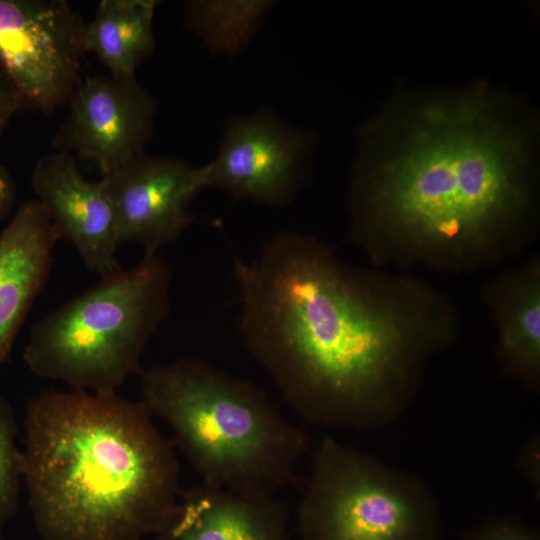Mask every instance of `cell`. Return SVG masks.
Returning a JSON list of instances; mask_svg holds the SVG:
<instances>
[{
	"label": "cell",
	"mask_w": 540,
	"mask_h": 540,
	"mask_svg": "<svg viewBox=\"0 0 540 540\" xmlns=\"http://www.w3.org/2000/svg\"><path fill=\"white\" fill-rule=\"evenodd\" d=\"M17 431L14 410L0 392V530L15 516L19 506L23 478Z\"/></svg>",
	"instance_id": "17"
},
{
	"label": "cell",
	"mask_w": 540,
	"mask_h": 540,
	"mask_svg": "<svg viewBox=\"0 0 540 540\" xmlns=\"http://www.w3.org/2000/svg\"><path fill=\"white\" fill-rule=\"evenodd\" d=\"M296 511L297 540H440L438 501L418 475L323 438Z\"/></svg>",
	"instance_id": "6"
},
{
	"label": "cell",
	"mask_w": 540,
	"mask_h": 540,
	"mask_svg": "<svg viewBox=\"0 0 540 540\" xmlns=\"http://www.w3.org/2000/svg\"><path fill=\"white\" fill-rule=\"evenodd\" d=\"M155 0H102L84 29V51L112 75H135L155 49Z\"/></svg>",
	"instance_id": "15"
},
{
	"label": "cell",
	"mask_w": 540,
	"mask_h": 540,
	"mask_svg": "<svg viewBox=\"0 0 540 540\" xmlns=\"http://www.w3.org/2000/svg\"><path fill=\"white\" fill-rule=\"evenodd\" d=\"M233 270L249 353L311 425L392 423L416 398L431 357L460 335L447 293L415 275L348 264L300 232L278 233Z\"/></svg>",
	"instance_id": "1"
},
{
	"label": "cell",
	"mask_w": 540,
	"mask_h": 540,
	"mask_svg": "<svg viewBox=\"0 0 540 540\" xmlns=\"http://www.w3.org/2000/svg\"><path fill=\"white\" fill-rule=\"evenodd\" d=\"M24 426L22 478L43 540H142L175 512L179 462L140 400L47 391Z\"/></svg>",
	"instance_id": "3"
},
{
	"label": "cell",
	"mask_w": 540,
	"mask_h": 540,
	"mask_svg": "<svg viewBox=\"0 0 540 540\" xmlns=\"http://www.w3.org/2000/svg\"><path fill=\"white\" fill-rule=\"evenodd\" d=\"M16 198L14 181L8 170L0 165V221L5 218L13 208Z\"/></svg>",
	"instance_id": "21"
},
{
	"label": "cell",
	"mask_w": 540,
	"mask_h": 540,
	"mask_svg": "<svg viewBox=\"0 0 540 540\" xmlns=\"http://www.w3.org/2000/svg\"><path fill=\"white\" fill-rule=\"evenodd\" d=\"M359 139L348 238L375 267L473 273L535 239V131L488 84L406 99Z\"/></svg>",
	"instance_id": "2"
},
{
	"label": "cell",
	"mask_w": 540,
	"mask_h": 540,
	"mask_svg": "<svg viewBox=\"0 0 540 540\" xmlns=\"http://www.w3.org/2000/svg\"><path fill=\"white\" fill-rule=\"evenodd\" d=\"M21 108L23 104L18 93L0 71V138L13 115Z\"/></svg>",
	"instance_id": "20"
},
{
	"label": "cell",
	"mask_w": 540,
	"mask_h": 540,
	"mask_svg": "<svg viewBox=\"0 0 540 540\" xmlns=\"http://www.w3.org/2000/svg\"><path fill=\"white\" fill-rule=\"evenodd\" d=\"M461 540H540L538 528L516 515H493L466 530Z\"/></svg>",
	"instance_id": "18"
},
{
	"label": "cell",
	"mask_w": 540,
	"mask_h": 540,
	"mask_svg": "<svg viewBox=\"0 0 540 540\" xmlns=\"http://www.w3.org/2000/svg\"><path fill=\"white\" fill-rule=\"evenodd\" d=\"M52 144L93 161L105 175L144 153L157 105L135 75L96 74L80 80Z\"/></svg>",
	"instance_id": "9"
},
{
	"label": "cell",
	"mask_w": 540,
	"mask_h": 540,
	"mask_svg": "<svg viewBox=\"0 0 540 540\" xmlns=\"http://www.w3.org/2000/svg\"><path fill=\"white\" fill-rule=\"evenodd\" d=\"M315 140L268 109L228 118L217 156L207 167L208 188L235 200L282 207L297 195Z\"/></svg>",
	"instance_id": "8"
},
{
	"label": "cell",
	"mask_w": 540,
	"mask_h": 540,
	"mask_svg": "<svg viewBox=\"0 0 540 540\" xmlns=\"http://www.w3.org/2000/svg\"><path fill=\"white\" fill-rule=\"evenodd\" d=\"M31 184L59 238L77 249L89 270L104 277L121 268L115 208L102 178L86 179L75 156L54 151L36 162Z\"/></svg>",
	"instance_id": "11"
},
{
	"label": "cell",
	"mask_w": 540,
	"mask_h": 540,
	"mask_svg": "<svg viewBox=\"0 0 540 540\" xmlns=\"http://www.w3.org/2000/svg\"><path fill=\"white\" fill-rule=\"evenodd\" d=\"M115 208L120 243L153 256L193 222L195 197L208 188L207 167L145 153L102 175Z\"/></svg>",
	"instance_id": "10"
},
{
	"label": "cell",
	"mask_w": 540,
	"mask_h": 540,
	"mask_svg": "<svg viewBox=\"0 0 540 540\" xmlns=\"http://www.w3.org/2000/svg\"><path fill=\"white\" fill-rule=\"evenodd\" d=\"M481 299L496 335L504 375L524 388H540V257L533 254L499 272L484 285Z\"/></svg>",
	"instance_id": "14"
},
{
	"label": "cell",
	"mask_w": 540,
	"mask_h": 540,
	"mask_svg": "<svg viewBox=\"0 0 540 540\" xmlns=\"http://www.w3.org/2000/svg\"><path fill=\"white\" fill-rule=\"evenodd\" d=\"M151 540H297L277 495L233 492L205 482L182 491L175 512Z\"/></svg>",
	"instance_id": "12"
},
{
	"label": "cell",
	"mask_w": 540,
	"mask_h": 540,
	"mask_svg": "<svg viewBox=\"0 0 540 540\" xmlns=\"http://www.w3.org/2000/svg\"><path fill=\"white\" fill-rule=\"evenodd\" d=\"M539 447V438L535 435L521 448L518 456L520 471L538 490L540 488Z\"/></svg>",
	"instance_id": "19"
},
{
	"label": "cell",
	"mask_w": 540,
	"mask_h": 540,
	"mask_svg": "<svg viewBox=\"0 0 540 540\" xmlns=\"http://www.w3.org/2000/svg\"><path fill=\"white\" fill-rule=\"evenodd\" d=\"M140 394L202 482L233 492L277 495L294 481L309 447L305 431L261 389L197 358L141 372Z\"/></svg>",
	"instance_id": "4"
},
{
	"label": "cell",
	"mask_w": 540,
	"mask_h": 540,
	"mask_svg": "<svg viewBox=\"0 0 540 540\" xmlns=\"http://www.w3.org/2000/svg\"><path fill=\"white\" fill-rule=\"evenodd\" d=\"M86 22L64 0H0V71L23 108L50 114L80 82Z\"/></svg>",
	"instance_id": "7"
},
{
	"label": "cell",
	"mask_w": 540,
	"mask_h": 540,
	"mask_svg": "<svg viewBox=\"0 0 540 540\" xmlns=\"http://www.w3.org/2000/svg\"><path fill=\"white\" fill-rule=\"evenodd\" d=\"M59 235L44 206L24 202L0 233V365L45 287Z\"/></svg>",
	"instance_id": "13"
},
{
	"label": "cell",
	"mask_w": 540,
	"mask_h": 540,
	"mask_svg": "<svg viewBox=\"0 0 540 540\" xmlns=\"http://www.w3.org/2000/svg\"><path fill=\"white\" fill-rule=\"evenodd\" d=\"M172 270L158 254L98 284L34 323L23 359L37 376L113 393L135 373L170 311Z\"/></svg>",
	"instance_id": "5"
},
{
	"label": "cell",
	"mask_w": 540,
	"mask_h": 540,
	"mask_svg": "<svg viewBox=\"0 0 540 540\" xmlns=\"http://www.w3.org/2000/svg\"><path fill=\"white\" fill-rule=\"evenodd\" d=\"M270 1H188V28L213 52L234 55L251 41Z\"/></svg>",
	"instance_id": "16"
}]
</instances>
